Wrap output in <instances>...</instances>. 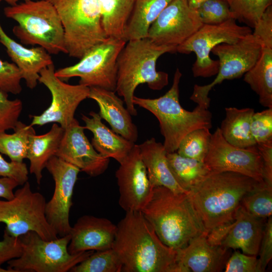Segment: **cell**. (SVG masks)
I'll return each instance as SVG.
<instances>
[{
	"label": "cell",
	"mask_w": 272,
	"mask_h": 272,
	"mask_svg": "<svg viewBox=\"0 0 272 272\" xmlns=\"http://www.w3.org/2000/svg\"><path fill=\"white\" fill-rule=\"evenodd\" d=\"M112 249L121 272H181L176 250L164 244L141 212H127L117 225Z\"/></svg>",
	"instance_id": "6da1fadb"
},
{
	"label": "cell",
	"mask_w": 272,
	"mask_h": 272,
	"mask_svg": "<svg viewBox=\"0 0 272 272\" xmlns=\"http://www.w3.org/2000/svg\"><path fill=\"white\" fill-rule=\"evenodd\" d=\"M141 212L161 241L174 250L208 233L188 192L176 193L164 186L153 187Z\"/></svg>",
	"instance_id": "7a4b0ae2"
},
{
	"label": "cell",
	"mask_w": 272,
	"mask_h": 272,
	"mask_svg": "<svg viewBox=\"0 0 272 272\" xmlns=\"http://www.w3.org/2000/svg\"><path fill=\"white\" fill-rule=\"evenodd\" d=\"M264 185L238 173L211 172L188 193L208 233L232 224L243 197Z\"/></svg>",
	"instance_id": "3957f363"
},
{
	"label": "cell",
	"mask_w": 272,
	"mask_h": 272,
	"mask_svg": "<svg viewBox=\"0 0 272 272\" xmlns=\"http://www.w3.org/2000/svg\"><path fill=\"white\" fill-rule=\"evenodd\" d=\"M175 52L176 47L157 45L148 37L126 41L117 58L115 92L123 97L131 115H137L133 98L139 85L147 84L153 90H160L168 84V74L157 71L156 63L163 54Z\"/></svg>",
	"instance_id": "277c9868"
},
{
	"label": "cell",
	"mask_w": 272,
	"mask_h": 272,
	"mask_svg": "<svg viewBox=\"0 0 272 272\" xmlns=\"http://www.w3.org/2000/svg\"><path fill=\"white\" fill-rule=\"evenodd\" d=\"M182 74L177 68L170 89L163 96L155 99L134 96V105L152 113L158 120L164 137L163 146L167 153L176 152L184 137L199 128L212 127V114L197 106L192 111L183 108L179 102V84Z\"/></svg>",
	"instance_id": "5b68a950"
},
{
	"label": "cell",
	"mask_w": 272,
	"mask_h": 272,
	"mask_svg": "<svg viewBox=\"0 0 272 272\" xmlns=\"http://www.w3.org/2000/svg\"><path fill=\"white\" fill-rule=\"evenodd\" d=\"M4 12L6 17L17 22L13 32L22 44L38 45L50 54H66L61 20L48 1H23L5 7Z\"/></svg>",
	"instance_id": "8992f818"
},
{
	"label": "cell",
	"mask_w": 272,
	"mask_h": 272,
	"mask_svg": "<svg viewBox=\"0 0 272 272\" xmlns=\"http://www.w3.org/2000/svg\"><path fill=\"white\" fill-rule=\"evenodd\" d=\"M55 8L64 33L66 54L81 59L105 41L99 0H47Z\"/></svg>",
	"instance_id": "52a82bcc"
},
{
	"label": "cell",
	"mask_w": 272,
	"mask_h": 272,
	"mask_svg": "<svg viewBox=\"0 0 272 272\" xmlns=\"http://www.w3.org/2000/svg\"><path fill=\"white\" fill-rule=\"evenodd\" d=\"M21 255L8 261V272H67L94 251L72 254L67 249L70 234L50 241L29 231L19 237Z\"/></svg>",
	"instance_id": "ba28073f"
},
{
	"label": "cell",
	"mask_w": 272,
	"mask_h": 272,
	"mask_svg": "<svg viewBox=\"0 0 272 272\" xmlns=\"http://www.w3.org/2000/svg\"><path fill=\"white\" fill-rule=\"evenodd\" d=\"M46 202L44 196L33 192L27 181L13 198L0 200V223L6 225L4 231L15 237L33 231L44 240L57 239L46 218Z\"/></svg>",
	"instance_id": "9c48e42d"
},
{
	"label": "cell",
	"mask_w": 272,
	"mask_h": 272,
	"mask_svg": "<svg viewBox=\"0 0 272 272\" xmlns=\"http://www.w3.org/2000/svg\"><path fill=\"white\" fill-rule=\"evenodd\" d=\"M126 41L108 37L97 45L75 64L55 71L62 81L79 77V84L115 92L117 73V58Z\"/></svg>",
	"instance_id": "30bf717a"
},
{
	"label": "cell",
	"mask_w": 272,
	"mask_h": 272,
	"mask_svg": "<svg viewBox=\"0 0 272 272\" xmlns=\"http://www.w3.org/2000/svg\"><path fill=\"white\" fill-rule=\"evenodd\" d=\"M261 51L260 39L252 32L234 43H222L211 52L219 58V69L214 80L209 84L195 85L190 99L200 107L208 109L209 94L217 85L225 80L241 77L250 70L259 59Z\"/></svg>",
	"instance_id": "8fae6325"
},
{
	"label": "cell",
	"mask_w": 272,
	"mask_h": 272,
	"mask_svg": "<svg viewBox=\"0 0 272 272\" xmlns=\"http://www.w3.org/2000/svg\"><path fill=\"white\" fill-rule=\"evenodd\" d=\"M234 19L217 25L203 24L185 41L176 47V52L196 55L192 71L194 77H210L217 75L219 61L212 59L210 52L214 47L222 43H236L251 33V28L237 24Z\"/></svg>",
	"instance_id": "7c38bea8"
},
{
	"label": "cell",
	"mask_w": 272,
	"mask_h": 272,
	"mask_svg": "<svg viewBox=\"0 0 272 272\" xmlns=\"http://www.w3.org/2000/svg\"><path fill=\"white\" fill-rule=\"evenodd\" d=\"M52 64L39 73L38 82L50 91L52 101L50 106L41 114L30 115L31 126H42L49 123H58L66 128L75 119V113L80 104L88 98L90 88L80 84L73 85L64 83L56 76Z\"/></svg>",
	"instance_id": "4fadbf2b"
},
{
	"label": "cell",
	"mask_w": 272,
	"mask_h": 272,
	"mask_svg": "<svg viewBox=\"0 0 272 272\" xmlns=\"http://www.w3.org/2000/svg\"><path fill=\"white\" fill-rule=\"evenodd\" d=\"M204 163L211 172L238 173L264 183L263 160L257 146L235 147L226 141L219 127L212 133Z\"/></svg>",
	"instance_id": "5bb4252c"
},
{
	"label": "cell",
	"mask_w": 272,
	"mask_h": 272,
	"mask_svg": "<svg viewBox=\"0 0 272 272\" xmlns=\"http://www.w3.org/2000/svg\"><path fill=\"white\" fill-rule=\"evenodd\" d=\"M54 181L51 198L46 202V220L58 237L70 234V212L73 205L74 188L80 169L74 165L52 156L46 167Z\"/></svg>",
	"instance_id": "9a60e30c"
},
{
	"label": "cell",
	"mask_w": 272,
	"mask_h": 272,
	"mask_svg": "<svg viewBox=\"0 0 272 272\" xmlns=\"http://www.w3.org/2000/svg\"><path fill=\"white\" fill-rule=\"evenodd\" d=\"M202 25L187 0H172L151 24L147 37L157 45L177 47Z\"/></svg>",
	"instance_id": "2e32d148"
},
{
	"label": "cell",
	"mask_w": 272,
	"mask_h": 272,
	"mask_svg": "<svg viewBox=\"0 0 272 272\" xmlns=\"http://www.w3.org/2000/svg\"><path fill=\"white\" fill-rule=\"evenodd\" d=\"M115 176L120 207L126 212H141L148 202L153 187L150 183L139 145L135 144L120 163Z\"/></svg>",
	"instance_id": "e0dca14e"
},
{
	"label": "cell",
	"mask_w": 272,
	"mask_h": 272,
	"mask_svg": "<svg viewBox=\"0 0 272 272\" xmlns=\"http://www.w3.org/2000/svg\"><path fill=\"white\" fill-rule=\"evenodd\" d=\"M85 128L76 119L64 129V134L55 156L74 165L80 171L96 177L107 169L110 158L94 149L84 133Z\"/></svg>",
	"instance_id": "ac0fdd59"
},
{
	"label": "cell",
	"mask_w": 272,
	"mask_h": 272,
	"mask_svg": "<svg viewBox=\"0 0 272 272\" xmlns=\"http://www.w3.org/2000/svg\"><path fill=\"white\" fill-rule=\"evenodd\" d=\"M116 231L117 225L106 218L83 216L72 227L68 251L74 254L112 248Z\"/></svg>",
	"instance_id": "d6986e66"
},
{
	"label": "cell",
	"mask_w": 272,
	"mask_h": 272,
	"mask_svg": "<svg viewBox=\"0 0 272 272\" xmlns=\"http://www.w3.org/2000/svg\"><path fill=\"white\" fill-rule=\"evenodd\" d=\"M207 234L199 235L185 247L176 250L181 272H219L224 269L231 255L230 249L211 244Z\"/></svg>",
	"instance_id": "ffe728a7"
},
{
	"label": "cell",
	"mask_w": 272,
	"mask_h": 272,
	"mask_svg": "<svg viewBox=\"0 0 272 272\" xmlns=\"http://www.w3.org/2000/svg\"><path fill=\"white\" fill-rule=\"evenodd\" d=\"M265 219L253 216L240 205L235 212V220L221 245L229 249H241L247 255L257 256Z\"/></svg>",
	"instance_id": "44dd1931"
},
{
	"label": "cell",
	"mask_w": 272,
	"mask_h": 272,
	"mask_svg": "<svg viewBox=\"0 0 272 272\" xmlns=\"http://www.w3.org/2000/svg\"><path fill=\"white\" fill-rule=\"evenodd\" d=\"M0 42L11 60L19 69L27 86L33 89L38 83L39 73L53 64L50 54L40 46L27 48L10 37L0 24Z\"/></svg>",
	"instance_id": "7402d4cb"
},
{
	"label": "cell",
	"mask_w": 272,
	"mask_h": 272,
	"mask_svg": "<svg viewBox=\"0 0 272 272\" xmlns=\"http://www.w3.org/2000/svg\"><path fill=\"white\" fill-rule=\"evenodd\" d=\"M88 98L96 102L99 108V115L109 123L114 132L132 142L137 141V127L132 122L131 115L124 107V101L116 95L115 92L90 87Z\"/></svg>",
	"instance_id": "603a6c76"
},
{
	"label": "cell",
	"mask_w": 272,
	"mask_h": 272,
	"mask_svg": "<svg viewBox=\"0 0 272 272\" xmlns=\"http://www.w3.org/2000/svg\"><path fill=\"white\" fill-rule=\"evenodd\" d=\"M90 117L82 114L85 129L93 134L91 144L102 156L113 158L119 164L126 158L135 143L129 141L106 126L98 113L91 111Z\"/></svg>",
	"instance_id": "cb8c5ba5"
},
{
	"label": "cell",
	"mask_w": 272,
	"mask_h": 272,
	"mask_svg": "<svg viewBox=\"0 0 272 272\" xmlns=\"http://www.w3.org/2000/svg\"><path fill=\"white\" fill-rule=\"evenodd\" d=\"M152 187L164 186L176 193L187 192L177 183L169 167L163 144L152 138L139 145Z\"/></svg>",
	"instance_id": "d4e9b609"
},
{
	"label": "cell",
	"mask_w": 272,
	"mask_h": 272,
	"mask_svg": "<svg viewBox=\"0 0 272 272\" xmlns=\"http://www.w3.org/2000/svg\"><path fill=\"white\" fill-rule=\"evenodd\" d=\"M64 132V128L54 123L47 133L30 135L27 159L30 162V172L35 175L38 184L40 183L42 171L48 160L55 155Z\"/></svg>",
	"instance_id": "484cf974"
},
{
	"label": "cell",
	"mask_w": 272,
	"mask_h": 272,
	"mask_svg": "<svg viewBox=\"0 0 272 272\" xmlns=\"http://www.w3.org/2000/svg\"><path fill=\"white\" fill-rule=\"evenodd\" d=\"M225 117L219 127L229 143L240 148L256 145L251 132V121L254 109L251 108H225Z\"/></svg>",
	"instance_id": "4316f807"
},
{
	"label": "cell",
	"mask_w": 272,
	"mask_h": 272,
	"mask_svg": "<svg viewBox=\"0 0 272 272\" xmlns=\"http://www.w3.org/2000/svg\"><path fill=\"white\" fill-rule=\"evenodd\" d=\"M260 56L253 66L244 75V81L259 97V102L272 107V43L261 42Z\"/></svg>",
	"instance_id": "83f0119b"
},
{
	"label": "cell",
	"mask_w": 272,
	"mask_h": 272,
	"mask_svg": "<svg viewBox=\"0 0 272 272\" xmlns=\"http://www.w3.org/2000/svg\"><path fill=\"white\" fill-rule=\"evenodd\" d=\"M172 0H136L124 34L126 41L147 37L148 30Z\"/></svg>",
	"instance_id": "f1b7e54d"
},
{
	"label": "cell",
	"mask_w": 272,
	"mask_h": 272,
	"mask_svg": "<svg viewBox=\"0 0 272 272\" xmlns=\"http://www.w3.org/2000/svg\"><path fill=\"white\" fill-rule=\"evenodd\" d=\"M135 1L99 0L102 24L107 37L124 40L125 29Z\"/></svg>",
	"instance_id": "f546056e"
},
{
	"label": "cell",
	"mask_w": 272,
	"mask_h": 272,
	"mask_svg": "<svg viewBox=\"0 0 272 272\" xmlns=\"http://www.w3.org/2000/svg\"><path fill=\"white\" fill-rule=\"evenodd\" d=\"M169 168L179 185L188 192L211 173L203 162L183 157L176 152L167 153Z\"/></svg>",
	"instance_id": "4dcf8cb0"
},
{
	"label": "cell",
	"mask_w": 272,
	"mask_h": 272,
	"mask_svg": "<svg viewBox=\"0 0 272 272\" xmlns=\"http://www.w3.org/2000/svg\"><path fill=\"white\" fill-rule=\"evenodd\" d=\"M13 130L12 134L0 132V153L7 155L11 161L23 162L27 158L30 137L35 130L32 126L20 121Z\"/></svg>",
	"instance_id": "1f68e13d"
},
{
	"label": "cell",
	"mask_w": 272,
	"mask_h": 272,
	"mask_svg": "<svg viewBox=\"0 0 272 272\" xmlns=\"http://www.w3.org/2000/svg\"><path fill=\"white\" fill-rule=\"evenodd\" d=\"M122 263L112 249L95 251L74 266L71 272H121Z\"/></svg>",
	"instance_id": "d6a6232c"
},
{
	"label": "cell",
	"mask_w": 272,
	"mask_h": 272,
	"mask_svg": "<svg viewBox=\"0 0 272 272\" xmlns=\"http://www.w3.org/2000/svg\"><path fill=\"white\" fill-rule=\"evenodd\" d=\"M236 21L254 28L266 9L271 6L272 0H224Z\"/></svg>",
	"instance_id": "836d02e7"
},
{
	"label": "cell",
	"mask_w": 272,
	"mask_h": 272,
	"mask_svg": "<svg viewBox=\"0 0 272 272\" xmlns=\"http://www.w3.org/2000/svg\"><path fill=\"white\" fill-rule=\"evenodd\" d=\"M210 129L199 128L188 133L181 141L176 152L183 157L204 162L212 135Z\"/></svg>",
	"instance_id": "e575fe53"
},
{
	"label": "cell",
	"mask_w": 272,
	"mask_h": 272,
	"mask_svg": "<svg viewBox=\"0 0 272 272\" xmlns=\"http://www.w3.org/2000/svg\"><path fill=\"white\" fill-rule=\"evenodd\" d=\"M241 206L249 214L266 219L272 214V188L264 185L245 195Z\"/></svg>",
	"instance_id": "d590c367"
},
{
	"label": "cell",
	"mask_w": 272,
	"mask_h": 272,
	"mask_svg": "<svg viewBox=\"0 0 272 272\" xmlns=\"http://www.w3.org/2000/svg\"><path fill=\"white\" fill-rule=\"evenodd\" d=\"M196 11L203 24H220L232 18L228 5L224 0H206Z\"/></svg>",
	"instance_id": "8d00e7d4"
},
{
	"label": "cell",
	"mask_w": 272,
	"mask_h": 272,
	"mask_svg": "<svg viewBox=\"0 0 272 272\" xmlns=\"http://www.w3.org/2000/svg\"><path fill=\"white\" fill-rule=\"evenodd\" d=\"M22 109L20 99H9L8 93L0 88V132L14 129Z\"/></svg>",
	"instance_id": "74e56055"
},
{
	"label": "cell",
	"mask_w": 272,
	"mask_h": 272,
	"mask_svg": "<svg viewBox=\"0 0 272 272\" xmlns=\"http://www.w3.org/2000/svg\"><path fill=\"white\" fill-rule=\"evenodd\" d=\"M250 127L256 144L272 141V107L254 112L251 118Z\"/></svg>",
	"instance_id": "f35d334b"
},
{
	"label": "cell",
	"mask_w": 272,
	"mask_h": 272,
	"mask_svg": "<svg viewBox=\"0 0 272 272\" xmlns=\"http://www.w3.org/2000/svg\"><path fill=\"white\" fill-rule=\"evenodd\" d=\"M22 74L13 62L3 61L0 58V88L7 93L18 94L22 91Z\"/></svg>",
	"instance_id": "ab89813d"
},
{
	"label": "cell",
	"mask_w": 272,
	"mask_h": 272,
	"mask_svg": "<svg viewBox=\"0 0 272 272\" xmlns=\"http://www.w3.org/2000/svg\"><path fill=\"white\" fill-rule=\"evenodd\" d=\"M225 272H261L257 256L235 250L230 255L224 268Z\"/></svg>",
	"instance_id": "60d3db41"
},
{
	"label": "cell",
	"mask_w": 272,
	"mask_h": 272,
	"mask_svg": "<svg viewBox=\"0 0 272 272\" xmlns=\"http://www.w3.org/2000/svg\"><path fill=\"white\" fill-rule=\"evenodd\" d=\"M28 170L25 163L8 162L0 154V176L12 178L22 186L28 181Z\"/></svg>",
	"instance_id": "b9f144b4"
},
{
	"label": "cell",
	"mask_w": 272,
	"mask_h": 272,
	"mask_svg": "<svg viewBox=\"0 0 272 272\" xmlns=\"http://www.w3.org/2000/svg\"><path fill=\"white\" fill-rule=\"evenodd\" d=\"M22 252L19 237L12 236L4 231L3 240L0 241V272H8L1 267L2 264L13 259L19 257Z\"/></svg>",
	"instance_id": "7bdbcfd3"
},
{
	"label": "cell",
	"mask_w": 272,
	"mask_h": 272,
	"mask_svg": "<svg viewBox=\"0 0 272 272\" xmlns=\"http://www.w3.org/2000/svg\"><path fill=\"white\" fill-rule=\"evenodd\" d=\"M259 254V263L261 272L265 271L266 267L272 258V218H267L262 239L260 242Z\"/></svg>",
	"instance_id": "ee69618b"
},
{
	"label": "cell",
	"mask_w": 272,
	"mask_h": 272,
	"mask_svg": "<svg viewBox=\"0 0 272 272\" xmlns=\"http://www.w3.org/2000/svg\"><path fill=\"white\" fill-rule=\"evenodd\" d=\"M262 157L263 165V179L265 184L272 188V141L256 144Z\"/></svg>",
	"instance_id": "f6af8a7d"
},
{
	"label": "cell",
	"mask_w": 272,
	"mask_h": 272,
	"mask_svg": "<svg viewBox=\"0 0 272 272\" xmlns=\"http://www.w3.org/2000/svg\"><path fill=\"white\" fill-rule=\"evenodd\" d=\"M19 185L15 180L8 178L0 177V197L9 200L14 196V189Z\"/></svg>",
	"instance_id": "bcb514c9"
},
{
	"label": "cell",
	"mask_w": 272,
	"mask_h": 272,
	"mask_svg": "<svg viewBox=\"0 0 272 272\" xmlns=\"http://www.w3.org/2000/svg\"><path fill=\"white\" fill-rule=\"evenodd\" d=\"M206 0H187L189 6L194 10H195Z\"/></svg>",
	"instance_id": "7dc6e473"
},
{
	"label": "cell",
	"mask_w": 272,
	"mask_h": 272,
	"mask_svg": "<svg viewBox=\"0 0 272 272\" xmlns=\"http://www.w3.org/2000/svg\"><path fill=\"white\" fill-rule=\"evenodd\" d=\"M20 0H0V3L2 1H5L10 6H15L18 4V2ZM23 1H26L28 0H22Z\"/></svg>",
	"instance_id": "c3c4849f"
}]
</instances>
